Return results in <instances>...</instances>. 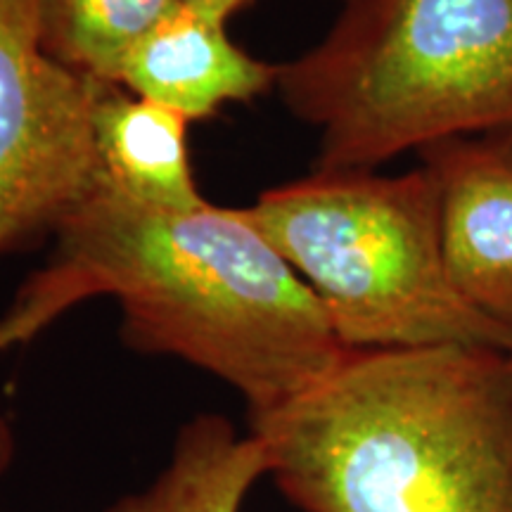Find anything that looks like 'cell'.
Returning a JSON list of instances; mask_svg holds the SVG:
<instances>
[{"label": "cell", "mask_w": 512, "mask_h": 512, "mask_svg": "<svg viewBox=\"0 0 512 512\" xmlns=\"http://www.w3.org/2000/svg\"><path fill=\"white\" fill-rule=\"evenodd\" d=\"M55 238L0 318V351L86 299L112 297L126 347L219 377L249 415L299 394L347 351L245 207L147 209L100 176Z\"/></svg>", "instance_id": "6da1fadb"}, {"label": "cell", "mask_w": 512, "mask_h": 512, "mask_svg": "<svg viewBox=\"0 0 512 512\" xmlns=\"http://www.w3.org/2000/svg\"><path fill=\"white\" fill-rule=\"evenodd\" d=\"M249 432L304 512H512L505 349H347Z\"/></svg>", "instance_id": "7a4b0ae2"}, {"label": "cell", "mask_w": 512, "mask_h": 512, "mask_svg": "<svg viewBox=\"0 0 512 512\" xmlns=\"http://www.w3.org/2000/svg\"><path fill=\"white\" fill-rule=\"evenodd\" d=\"M275 91L318 133L316 171L512 131V0H342Z\"/></svg>", "instance_id": "3957f363"}, {"label": "cell", "mask_w": 512, "mask_h": 512, "mask_svg": "<svg viewBox=\"0 0 512 512\" xmlns=\"http://www.w3.org/2000/svg\"><path fill=\"white\" fill-rule=\"evenodd\" d=\"M245 209L347 349L510 347L512 332L467 304L446 271L422 164L399 176L313 169Z\"/></svg>", "instance_id": "277c9868"}, {"label": "cell", "mask_w": 512, "mask_h": 512, "mask_svg": "<svg viewBox=\"0 0 512 512\" xmlns=\"http://www.w3.org/2000/svg\"><path fill=\"white\" fill-rule=\"evenodd\" d=\"M98 86L46 53L38 0H0V256L55 235L98 185Z\"/></svg>", "instance_id": "5b68a950"}, {"label": "cell", "mask_w": 512, "mask_h": 512, "mask_svg": "<svg viewBox=\"0 0 512 512\" xmlns=\"http://www.w3.org/2000/svg\"><path fill=\"white\" fill-rule=\"evenodd\" d=\"M439 202L446 271L467 304L512 332V131L418 152Z\"/></svg>", "instance_id": "8992f818"}, {"label": "cell", "mask_w": 512, "mask_h": 512, "mask_svg": "<svg viewBox=\"0 0 512 512\" xmlns=\"http://www.w3.org/2000/svg\"><path fill=\"white\" fill-rule=\"evenodd\" d=\"M275 76L278 64L256 60L233 43L226 19L178 5L131 50L119 86L188 121H204L230 102L268 93Z\"/></svg>", "instance_id": "52a82bcc"}, {"label": "cell", "mask_w": 512, "mask_h": 512, "mask_svg": "<svg viewBox=\"0 0 512 512\" xmlns=\"http://www.w3.org/2000/svg\"><path fill=\"white\" fill-rule=\"evenodd\" d=\"M190 124L174 110L100 81L93 138L100 171L121 195L147 209L192 211L209 200L192 174Z\"/></svg>", "instance_id": "ba28073f"}, {"label": "cell", "mask_w": 512, "mask_h": 512, "mask_svg": "<svg viewBox=\"0 0 512 512\" xmlns=\"http://www.w3.org/2000/svg\"><path fill=\"white\" fill-rule=\"evenodd\" d=\"M261 477H268L264 444L223 415L202 413L181 427L155 482L105 512H242Z\"/></svg>", "instance_id": "9c48e42d"}, {"label": "cell", "mask_w": 512, "mask_h": 512, "mask_svg": "<svg viewBox=\"0 0 512 512\" xmlns=\"http://www.w3.org/2000/svg\"><path fill=\"white\" fill-rule=\"evenodd\" d=\"M178 0H38L41 43L76 74L119 83L126 57Z\"/></svg>", "instance_id": "30bf717a"}, {"label": "cell", "mask_w": 512, "mask_h": 512, "mask_svg": "<svg viewBox=\"0 0 512 512\" xmlns=\"http://www.w3.org/2000/svg\"><path fill=\"white\" fill-rule=\"evenodd\" d=\"M249 3H254V0H178V5H183V8L209 12V15L226 19V22L235 12L245 10Z\"/></svg>", "instance_id": "8fae6325"}, {"label": "cell", "mask_w": 512, "mask_h": 512, "mask_svg": "<svg viewBox=\"0 0 512 512\" xmlns=\"http://www.w3.org/2000/svg\"><path fill=\"white\" fill-rule=\"evenodd\" d=\"M505 356H508V363H510V370H512V342H510V347L505 349Z\"/></svg>", "instance_id": "7c38bea8"}]
</instances>
